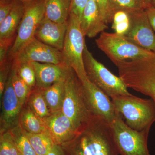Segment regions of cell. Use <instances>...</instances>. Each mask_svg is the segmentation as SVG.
Listing matches in <instances>:
<instances>
[{
    "instance_id": "cell-1",
    "label": "cell",
    "mask_w": 155,
    "mask_h": 155,
    "mask_svg": "<svg viewBox=\"0 0 155 155\" xmlns=\"http://www.w3.org/2000/svg\"><path fill=\"white\" fill-rule=\"evenodd\" d=\"M66 155H119L110 124L94 115L73 140L62 146Z\"/></svg>"
},
{
    "instance_id": "cell-2",
    "label": "cell",
    "mask_w": 155,
    "mask_h": 155,
    "mask_svg": "<svg viewBox=\"0 0 155 155\" xmlns=\"http://www.w3.org/2000/svg\"><path fill=\"white\" fill-rule=\"evenodd\" d=\"M117 67L119 76L127 88L150 97L155 104V53L141 59L124 61Z\"/></svg>"
},
{
    "instance_id": "cell-3",
    "label": "cell",
    "mask_w": 155,
    "mask_h": 155,
    "mask_svg": "<svg viewBox=\"0 0 155 155\" xmlns=\"http://www.w3.org/2000/svg\"><path fill=\"white\" fill-rule=\"evenodd\" d=\"M116 110L125 119V123L134 130L150 129L155 122V104L151 99L141 98L133 95L111 97Z\"/></svg>"
},
{
    "instance_id": "cell-4",
    "label": "cell",
    "mask_w": 155,
    "mask_h": 155,
    "mask_svg": "<svg viewBox=\"0 0 155 155\" xmlns=\"http://www.w3.org/2000/svg\"><path fill=\"white\" fill-rule=\"evenodd\" d=\"M61 111L71 119L78 132L94 116L87 104L81 81L72 69L65 80V98Z\"/></svg>"
},
{
    "instance_id": "cell-5",
    "label": "cell",
    "mask_w": 155,
    "mask_h": 155,
    "mask_svg": "<svg viewBox=\"0 0 155 155\" xmlns=\"http://www.w3.org/2000/svg\"><path fill=\"white\" fill-rule=\"evenodd\" d=\"M97 46L118 66L124 61L137 60L153 54L130 41L124 35L103 31L95 40Z\"/></svg>"
},
{
    "instance_id": "cell-6",
    "label": "cell",
    "mask_w": 155,
    "mask_h": 155,
    "mask_svg": "<svg viewBox=\"0 0 155 155\" xmlns=\"http://www.w3.org/2000/svg\"><path fill=\"white\" fill-rule=\"evenodd\" d=\"M84 37L81 29L79 17L70 13L61 52L64 64L73 69L81 81L87 78L83 58L86 45Z\"/></svg>"
},
{
    "instance_id": "cell-7",
    "label": "cell",
    "mask_w": 155,
    "mask_h": 155,
    "mask_svg": "<svg viewBox=\"0 0 155 155\" xmlns=\"http://www.w3.org/2000/svg\"><path fill=\"white\" fill-rule=\"evenodd\" d=\"M84 64L89 80L111 97L117 95L130 94L122 78L112 73L94 57L86 45L83 54Z\"/></svg>"
},
{
    "instance_id": "cell-8",
    "label": "cell",
    "mask_w": 155,
    "mask_h": 155,
    "mask_svg": "<svg viewBox=\"0 0 155 155\" xmlns=\"http://www.w3.org/2000/svg\"><path fill=\"white\" fill-rule=\"evenodd\" d=\"M118 113L111 124L115 144L121 155H150L148 148L150 129L138 131L129 127Z\"/></svg>"
},
{
    "instance_id": "cell-9",
    "label": "cell",
    "mask_w": 155,
    "mask_h": 155,
    "mask_svg": "<svg viewBox=\"0 0 155 155\" xmlns=\"http://www.w3.org/2000/svg\"><path fill=\"white\" fill-rule=\"evenodd\" d=\"M25 5L23 17L8 55L12 60L35 38L37 28L45 17V0H35Z\"/></svg>"
},
{
    "instance_id": "cell-10",
    "label": "cell",
    "mask_w": 155,
    "mask_h": 155,
    "mask_svg": "<svg viewBox=\"0 0 155 155\" xmlns=\"http://www.w3.org/2000/svg\"><path fill=\"white\" fill-rule=\"evenodd\" d=\"M81 81L92 113L111 125L116 119L118 112L110 97L97 87L87 78Z\"/></svg>"
},
{
    "instance_id": "cell-11",
    "label": "cell",
    "mask_w": 155,
    "mask_h": 155,
    "mask_svg": "<svg viewBox=\"0 0 155 155\" xmlns=\"http://www.w3.org/2000/svg\"><path fill=\"white\" fill-rule=\"evenodd\" d=\"M13 63L38 62L64 64L61 51L45 44L35 38L14 59Z\"/></svg>"
},
{
    "instance_id": "cell-12",
    "label": "cell",
    "mask_w": 155,
    "mask_h": 155,
    "mask_svg": "<svg viewBox=\"0 0 155 155\" xmlns=\"http://www.w3.org/2000/svg\"><path fill=\"white\" fill-rule=\"evenodd\" d=\"M130 25L126 38L140 47L155 53V33L146 10L129 14Z\"/></svg>"
},
{
    "instance_id": "cell-13",
    "label": "cell",
    "mask_w": 155,
    "mask_h": 155,
    "mask_svg": "<svg viewBox=\"0 0 155 155\" xmlns=\"http://www.w3.org/2000/svg\"><path fill=\"white\" fill-rule=\"evenodd\" d=\"M0 134L10 131L19 125L20 115L23 107L15 94L11 72L1 102Z\"/></svg>"
},
{
    "instance_id": "cell-14",
    "label": "cell",
    "mask_w": 155,
    "mask_h": 155,
    "mask_svg": "<svg viewBox=\"0 0 155 155\" xmlns=\"http://www.w3.org/2000/svg\"><path fill=\"white\" fill-rule=\"evenodd\" d=\"M43 121L46 133L55 144L64 146L73 140L78 132L71 119L61 110L53 113Z\"/></svg>"
},
{
    "instance_id": "cell-15",
    "label": "cell",
    "mask_w": 155,
    "mask_h": 155,
    "mask_svg": "<svg viewBox=\"0 0 155 155\" xmlns=\"http://www.w3.org/2000/svg\"><path fill=\"white\" fill-rule=\"evenodd\" d=\"M36 76V86L44 90L60 81L66 80L72 68L65 64L31 62Z\"/></svg>"
},
{
    "instance_id": "cell-16",
    "label": "cell",
    "mask_w": 155,
    "mask_h": 155,
    "mask_svg": "<svg viewBox=\"0 0 155 155\" xmlns=\"http://www.w3.org/2000/svg\"><path fill=\"white\" fill-rule=\"evenodd\" d=\"M68 27V22L58 23L44 17L37 28L35 38L50 46L62 51Z\"/></svg>"
},
{
    "instance_id": "cell-17",
    "label": "cell",
    "mask_w": 155,
    "mask_h": 155,
    "mask_svg": "<svg viewBox=\"0 0 155 155\" xmlns=\"http://www.w3.org/2000/svg\"><path fill=\"white\" fill-rule=\"evenodd\" d=\"M104 21L97 4L89 0L80 19L81 29L84 36L93 38L108 28Z\"/></svg>"
},
{
    "instance_id": "cell-18",
    "label": "cell",
    "mask_w": 155,
    "mask_h": 155,
    "mask_svg": "<svg viewBox=\"0 0 155 155\" xmlns=\"http://www.w3.org/2000/svg\"><path fill=\"white\" fill-rule=\"evenodd\" d=\"M25 9V4L18 1L14 2L10 13L0 22V40L15 39Z\"/></svg>"
},
{
    "instance_id": "cell-19",
    "label": "cell",
    "mask_w": 155,
    "mask_h": 155,
    "mask_svg": "<svg viewBox=\"0 0 155 155\" xmlns=\"http://www.w3.org/2000/svg\"><path fill=\"white\" fill-rule=\"evenodd\" d=\"M45 16L53 22H68L72 0H45Z\"/></svg>"
},
{
    "instance_id": "cell-20",
    "label": "cell",
    "mask_w": 155,
    "mask_h": 155,
    "mask_svg": "<svg viewBox=\"0 0 155 155\" xmlns=\"http://www.w3.org/2000/svg\"><path fill=\"white\" fill-rule=\"evenodd\" d=\"M65 80L60 81L47 88L41 90L51 114L62 110L65 98Z\"/></svg>"
},
{
    "instance_id": "cell-21",
    "label": "cell",
    "mask_w": 155,
    "mask_h": 155,
    "mask_svg": "<svg viewBox=\"0 0 155 155\" xmlns=\"http://www.w3.org/2000/svg\"><path fill=\"white\" fill-rule=\"evenodd\" d=\"M19 125L24 131L28 133L39 134L46 132L43 120L34 114L26 105L22 109Z\"/></svg>"
},
{
    "instance_id": "cell-22",
    "label": "cell",
    "mask_w": 155,
    "mask_h": 155,
    "mask_svg": "<svg viewBox=\"0 0 155 155\" xmlns=\"http://www.w3.org/2000/svg\"><path fill=\"white\" fill-rule=\"evenodd\" d=\"M26 105L38 117L44 120L51 116V111L41 90L35 87L29 96Z\"/></svg>"
},
{
    "instance_id": "cell-23",
    "label": "cell",
    "mask_w": 155,
    "mask_h": 155,
    "mask_svg": "<svg viewBox=\"0 0 155 155\" xmlns=\"http://www.w3.org/2000/svg\"><path fill=\"white\" fill-rule=\"evenodd\" d=\"M24 131L37 155H47L55 144L49 135L46 132L31 134Z\"/></svg>"
},
{
    "instance_id": "cell-24",
    "label": "cell",
    "mask_w": 155,
    "mask_h": 155,
    "mask_svg": "<svg viewBox=\"0 0 155 155\" xmlns=\"http://www.w3.org/2000/svg\"><path fill=\"white\" fill-rule=\"evenodd\" d=\"M11 73L13 84L15 94L19 102L24 107L27 102L29 96L33 89L31 88L17 75L15 68L12 65Z\"/></svg>"
},
{
    "instance_id": "cell-25",
    "label": "cell",
    "mask_w": 155,
    "mask_h": 155,
    "mask_svg": "<svg viewBox=\"0 0 155 155\" xmlns=\"http://www.w3.org/2000/svg\"><path fill=\"white\" fill-rule=\"evenodd\" d=\"M10 131L13 136L19 155H37L24 130L19 125Z\"/></svg>"
},
{
    "instance_id": "cell-26",
    "label": "cell",
    "mask_w": 155,
    "mask_h": 155,
    "mask_svg": "<svg viewBox=\"0 0 155 155\" xmlns=\"http://www.w3.org/2000/svg\"><path fill=\"white\" fill-rule=\"evenodd\" d=\"M114 14L123 11L128 14L147 10V7L142 0H109Z\"/></svg>"
},
{
    "instance_id": "cell-27",
    "label": "cell",
    "mask_w": 155,
    "mask_h": 155,
    "mask_svg": "<svg viewBox=\"0 0 155 155\" xmlns=\"http://www.w3.org/2000/svg\"><path fill=\"white\" fill-rule=\"evenodd\" d=\"M13 66L19 77L31 88H34L36 86V76L31 63L15 64L13 62Z\"/></svg>"
},
{
    "instance_id": "cell-28",
    "label": "cell",
    "mask_w": 155,
    "mask_h": 155,
    "mask_svg": "<svg viewBox=\"0 0 155 155\" xmlns=\"http://www.w3.org/2000/svg\"><path fill=\"white\" fill-rule=\"evenodd\" d=\"M112 22V28L117 34L125 35L130 28V16L125 11H119L115 12Z\"/></svg>"
},
{
    "instance_id": "cell-29",
    "label": "cell",
    "mask_w": 155,
    "mask_h": 155,
    "mask_svg": "<svg viewBox=\"0 0 155 155\" xmlns=\"http://www.w3.org/2000/svg\"><path fill=\"white\" fill-rule=\"evenodd\" d=\"M0 155H19L17 146L10 131L1 134Z\"/></svg>"
},
{
    "instance_id": "cell-30",
    "label": "cell",
    "mask_w": 155,
    "mask_h": 155,
    "mask_svg": "<svg viewBox=\"0 0 155 155\" xmlns=\"http://www.w3.org/2000/svg\"><path fill=\"white\" fill-rule=\"evenodd\" d=\"M13 65V60L8 57V59L2 64H0V101H2L3 95L11 68Z\"/></svg>"
},
{
    "instance_id": "cell-31",
    "label": "cell",
    "mask_w": 155,
    "mask_h": 155,
    "mask_svg": "<svg viewBox=\"0 0 155 155\" xmlns=\"http://www.w3.org/2000/svg\"><path fill=\"white\" fill-rule=\"evenodd\" d=\"M98 8L104 22L107 24L113 22L114 13L111 8L109 0H93Z\"/></svg>"
},
{
    "instance_id": "cell-32",
    "label": "cell",
    "mask_w": 155,
    "mask_h": 155,
    "mask_svg": "<svg viewBox=\"0 0 155 155\" xmlns=\"http://www.w3.org/2000/svg\"><path fill=\"white\" fill-rule=\"evenodd\" d=\"M15 39L0 40V64L8 59V55Z\"/></svg>"
},
{
    "instance_id": "cell-33",
    "label": "cell",
    "mask_w": 155,
    "mask_h": 155,
    "mask_svg": "<svg viewBox=\"0 0 155 155\" xmlns=\"http://www.w3.org/2000/svg\"><path fill=\"white\" fill-rule=\"evenodd\" d=\"M88 1L89 0H72L70 13L75 14L80 19Z\"/></svg>"
},
{
    "instance_id": "cell-34",
    "label": "cell",
    "mask_w": 155,
    "mask_h": 155,
    "mask_svg": "<svg viewBox=\"0 0 155 155\" xmlns=\"http://www.w3.org/2000/svg\"><path fill=\"white\" fill-rule=\"evenodd\" d=\"M15 1L0 0V22L8 16L11 12Z\"/></svg>"
},
{
    "instance_id": "cell-35",
    "label": "cell",
    "mask_w": 155,
    "mask_h": 155,
    "mask_svg": "<svg viewBox=\"0 0 155 155\" xmlns=\"http://www.w3.org/2000/svg\"><path fill=\"white\" fill-rule=\"evenodd\" d=\"M146 12L150 23L155 31V8L147 9Z\"/></svg>"
},
{
    "instance_id": "cell-36",
    "label": "cell",
    "mask_w": 155,
    "mask_h": 155,
    "mask_svg": "<svg viewBox=\"0 0 155 155\" xmlns=\"http://www.w3.org/2000/svg\"><path fill=\"white\" fill-rule=\"evenodd\" d=\"M47 155H66L63 147L54 144Z\"/></svg>"
},
{
    "instance_id": "cell-37",
    "label": "cell",
    "mask_w": 155,
    "mask_h": 155,
    "mask_svg": "<svg viewBox=\"0 0 155 155\" xmlns=\"http://www.w3.org/2000/svg\"><path fill=\"white\" fill-rule=\"evenodd\" d=\"M142 2L144 3L145 5L147 7V9L150 8H153L151 0H142Z\"/></svg>"
},
{
    "instance_id": "cell-38",
    "label": "cell",
    "mask_w": 155,
    "mask_h": 155,
    "mask_svg": "<svg viewBox=\"0 0 155 155\" xmlns=\"http://www.w3.org/2000/svg\"><path fill=\"white\" fill-rule=\"evenodd\" d=\"M6 1H18V2H21L23 3L24 4H26L31 2H33L35 0H6Z\"/></svg>"
},
{
    "instance_id": "cell-39",
    "label": "cell",
    "mask_w": 155,
    "mask_h": 155,
    "mask_svg": "<svg viewBox=\"0 0 155 155\" xmlns=\"http://www.w3.org/2000/svg\"><path fill=\"white\" fill-rule=\"evenodd\" d=\"M152 4L153 7L155 8V0H151Z\"/></svg>"
}]
</instances>
